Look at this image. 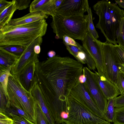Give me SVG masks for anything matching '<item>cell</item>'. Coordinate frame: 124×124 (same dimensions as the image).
<instances>
[{
	"label": "cell",
	"instance_id": "1",
	"mask_svg": "<svg viewBox=\"0 0 124 124\" xmlns=\"http://www.w3.org/2000/svg\"><path fill=\"white\" fill-rule=\"evenodd\" d=\"M82 63L69 57L57 55L36 62L35 79L54 119L67 112V98L83 73Z\"/></svg>",
	"mask_w": 124,
	"mask_h": 124
},
{
	"label": "cell",
	"instance_id": "2",
	"mask_svg": "<svg viewBox=\"0 0 124 124\" xmlns=\"http://www.w3.org/2000/svg\"><path fill=\"white\" fill-rule=\"evenodd\" d=\"M47 26L46 19L16 26H5L0 29V46L13 45L28 46L45 35Z\"/></svg>",
	"mask_w": 124,
	"mask_h": 124
},
{
	"label": "cell",
	"instance_id": "3",
	"mask_svg": "<svg viewBox=\"0 0 124 124\" xmlns=\"http://www.w3.org/2000/svg\"><path fill=\"white\" fill-rule=\"evenodd\" d=\"M93 8L99 17L95 27L100 30L106 42L117 45V32L121 19L124 17V10L116 3L108 0L98 1Z\"/></svg>",
	"mask_w": 124,
	"mask_h": 124
},
{
	"label": "cell",
	"instance_id": "4",
	"mask_svg": "<svg viewBox=\"0 0 124 124\" xmlns=\"http://www.w3.org/2000/svg\"><path fill=\"white\" fill-rule=\"evenodd\" d=\"M52 17L51 26L56 39L66 35L74 39L82 41L88 31V15L64 17L55 15Z\"/></svg>",
	"mask_w": 124,
	"mask_h": 124
},
{
	"label": "cell",
	"instance_id": "5",
	"mask_svg": "<svg viewBox=\"0 0 124 124\" xmlns=\"http://www.w3.org/2000/svg\"><path fill=\"white\" fill-rule=\"evenodd\" d=\"M7 92L9 102L19 105L28 115L30 121L35 124V101L31 93L23 87L17 76L11 74Z\"/></svg>",
	"mask_w": 124,
	"mask_h": 124
},
{
	"label": "cell",
	"instance_id": "6",
	"mask_svg": "<svg viewBox=\"0 0 124 124\" xmlns=\"http://www.w3.org/2000/svg\"><path fill=\"white\" fill-rule=\"evenodd\" d=\"M68 118L62 119L67 124H111L93 114L74 99L67 98Z\"/></svg>",
	"mask_w": 124,
	"mask_h": 124
},
{
	"label": "cell",
	"instance_id": "7",
	"mask_svg": "<svg viewBox=\"0 0 124 124\" xmlns=\"http://www.w3.org/2000/svg\"><path fill=\"white\" fill-rule=\"evenodd\" d=\"M101 44L107 78L116 85L121 68L116 53V45L106 42H101Z\"/></svg>",
	"mask_w": 124,
	"mask_h": 124
},
{
	"label": "cell",
	"instance_id": "8",
	"mask_svg": "<svg viewBox=\"0 0 124 124\" xmlns=\"http://www.w3.org/2000/svg\"><path fill=\"white\" fill-rule=\"evenodd\" d=\"M82 46L93 60L98 72L107 78L101 42L95 38L87 31L83 40Z\"/></svg>",
	"mask_w": 124,
	"mask_h": 124
},
{
	"label": "cell",
	"instance_id": "9",
	"mask_svg": "<svg viewBox=\"0 0 124 124\" xmlns=\"http://www.w3.org/2000/svg\"><path fill=\"white\" fill-rule=\"evenodd\" d=\"M83 70L86 78L85 83L90 96L98 109L104 114L108 100L99 85L95 73L87 67H84Z\"/></svg>",
	"mask_w": 124,
	"mask_h": 124
},
{
	"label": "cell",
	"instance_id": "10",
	"mask_svg": "<svg viewBox=\"0 0 124 124\" xmlns=\"http://www.w3.org/2000/svg\"><path fill=\"white\" fill-rule=\"evenodd\" d=\"M68 96L77 101L94 115L105 120L103 114L99 110L92 100L85 83H81L78 80Z\"/></svg>",
	"mask_w": 124,
	"mask_h": 124
},
{
	"label": "cell",
	"instance_id": "11",
	"mask_svg": "<svg viewBox=\"0 0 124 124\" xmlns=\"http://www.w3.org/2000/svg\"><path fill=\"white\" fill-rule=\"evenodd\" d=\"M89 8L87 0H63L54 15L64 17L82 16Z\"/></svg>",
	"mask_w": 124,
	"mask_h": 124
},
{
	"label": "cell",
	"instance_id": "12",
	"mask_svg": "<svg viewBox=\"0 0 124 124\" xmlns=\"http://www.w3.org/2000/svg\"><path fill=\"white\" fill-rule=\"evenodd\" d=\"M42 42V37H39L36 39L28 46L22 54L12 67L11 74L18 76L25 67L31 62L39 61L38 54L34 52V48L36 45H41Z\"/></svg>",
	"mask_w": 124,
	"mask_h": 124
},
{
	"label": "cell",
	"instance_id": "13",
	"mask_svg": "<svg viewBox=\"0 0 124 124\" xmlns=\"http://www.w3.org/2000/svg\"><path fill=\"white\" fill-rule=\"evenodd\" d=\"M77 44V46L64 45L69 53L78 61L83 64H86L89 69L94 71L96 67L93 60L83 46L78 42Z\"/></svg>",
	"mask_w": 124,
	"mask_h": 124
},
{
	"label": "cell",
	"instance_id": "14",
	"mask_svg": "<svg viewBox=\"0 0 124 124\" xmlns=\"http://www.w3.org/2000/svg\"><path fill=\"white\" fill-rule=\"evenodd\" d=\"M36 62L35 61L30 62L17 76L23 87L30 93L35 82V74Z\"/></svg>",
	"mask_w": 124,
	"mask_h": 124
},
{
	"label": "cell",
	"instance_id": "15",
	"mask_svg": "<svg viewBox=\"0 0 124 124\" xmlns=\"http://www.w3.org/2000/svg\"><path fill=\"white\" fill-rule=\"evenodd\" d=\"M94 71L99 85L108 101L120 94L119 90L115 85L105 77L100 75L97 72Z\"/></svg>",
	"mask_w": 124,
	"mask_h": 124
},
{
	"label": "cell",
	"instance_id": "16",
	"mask_svg": "<svg viewBox=\"0 0 124 124\" xmlns=\"http://www.w3.org/2000/svg\"><path fill=\"white\" fill-rule=\"evenodd\" d=\"M48 17L47 15L41 12H30L21 17L11 19L5 26L14 27L26 25Z\"/></svg>",
	"mask_w": 124,
	"mask_h": 124
},
{
	"label": "cell",
	"instance_id": "17",
	"mask_svg": "<svg viewBox=\"0 0 124 124\" xmlns=\"http://www.w3.org/2000/svg\"><path fill=\"white\" fill-rule=\"evenodd\" d=\"M31 93L35 101L37 102L44 114L48 124H55L46 104L43 94L36 81Z\"/></svg>",
	"mask_w": 124,
	"mask_h": 124
},
{
	"label": "cell",
	"instance_id": "18",
	"mask_svg": "<svg viewBox=\"0 0 124 124\" xmlns=\"http://www.w3.org/2000/svg\"><path fill=\"white\" fill-rule=\"evenodd\" d=\"M19 57L0 47V67L12 68Z\"/></svg>",
	"mask_w": 124,
	"mask_h": 124
},
{
	"label": "cell",
	"instance_id": "19",
	"mask_svg": "<svg viewBox=\"0 0 124 124\" xmlns=\"http://www.w3.org/2000/svg\"><path fill=\"white\" fill-rule=\"evenodd\" d=\"M17 9L15 0H13L10 4L0 13V29L7 24L15 11Z\"/></svg>",
	"mask_w": 124,
	"mask_h": 124
},
{
	"label": "cell",
	"instance_id": "20",
	"mask_svg": "<svg viewBox=\"0 0 124 124\" xmlns=\"http://www.w3.org/2000/svg\"><path fill=\"white\" fill-rule=\"evenodd\" d=\"M63 0H48L40 8L39 12L53 16L55 10L59 6Z\"/></svg>",
	"mask_w": 124,
	"mask_h": 124
},
{
	"label": "cell",
	"instance_id": "21",
	"mask_svg": "<svg viewBox=\"0 0 124 124\" xmlns=\"http://www.w3.org/2000/svg\"><path fill=\"white\" fill-rule=\"evenodd\" d=\"M11 68L0 67V86L2 88L5 94L8 96L7 87L9 78L11 74Z\"/></svg>",
	"mask_w": 124,
	"mask_h": 124
},
{
	"label": "cell",
	"instance_id": "22",
	"mask_svg": "<svg viewBox=\"0 0 124 124\" xmlns=\"http://www.w3.org/2000/svg\"><path fill=\"white\" fill-rule=\"evenodd\" d=\"M114 99L108 100L106 111L104 114V119L109 123L113 122L114 119L115 108Z\"/></svg>",
	"mask_w": 124,
	"mask_h": 124
},
{
	"label": "cell",
	"instance_id": "23",
	"mask_svg": "<svg viewBox=\"0 0 124 124\" xmlns=\"http://www.w3.org/2000/svg\"><path fill=\"white\" fill-rule=\"evenodd\" d=\"M9 104L8 96L5 94L2 88L0 86V112L5 114Z\"/></svg>",
	"mask_w": 124,
	"mask_h": 124
},
{
	"label": "cell",
	"instance_id": "24",
	"mask_svg": "<svg viewBox=\"0 0 124 124\" xmlns=\"http://www.w3.org/2000/svg\"><path fill=\"white\" fill-rule=\"evenodd\" d=\"M35 101V124H48L39 105L37 102Z\"/></svg>",
	"mask_w": 124,
	"mask_h": 124
},
{
	"label": "cell",
	"instance_id": "25",
	"mask_svg": "<svg viewBox=\"0 0 124 124\" xmlns=\"http://www.w3.org/2000/svg\"><path fill=\"white\" fill-rule=\"evenodd\" d=\"M0 47H1L7 51L20 57L24 51L27 46L13 45H6Z\"/></svg>",
	"mask_w": 124,
	"mask_h": 124
},
{
	"label": "cell",
	"instance_id": "26",
	"mask_svg": "<svg viewBox=\"0 0 124 124\" xmlns=\"http://www.w3.org/2000/svg\"><path fill=\"white\" fill-rule=\"evenodd\" d=\"M116 43L124 49V17L121 19L117 32Z\"/></svg>",
	"mask_w": 124,
	"mask_h": 124
},
{
	"label": "cell",
	"instance_id": "27",
	"mask_svg": "<svg viewBox=\"0 0 124 124\" xmlns=\"http://www.w3.org/2000/svg\"><path fill=\"white\" fill-rule=\"evenodd\" d=\"M87 12L89 17L88 31L95 38L97 39L99 38V36L97 32L95 30L93 24L92 14L90 8H88Z\"/></svg>",
	"mask_w": 124,
	"mask_h": 124
},
{
	"label": "cell",
	"instance_id": "28",
	"mask_svg": "<svg viewBox=\"0 0 124 124\" xmlns=\"http://www.w3.org/2000/svg\"><path fill=\"white\" fill-rule=\"evenodd\" d=\"M114 124H124V107L115 108Z\"/></svg>",
	"mask_w": 124,
	"mask_h": 124
},
{
	"label": "cell",
	"instance_id": "29",
	"mask_svg": "<svg viewBox=\"0 0 124 124\" xmlns=\"http://www.w3.org/2000/svg\"><path fill=\"white\" fill-rule=\"evenodd\" d=\"M116 85L119 90L120 94H124V69L122 67L118 75Z\"/></svg>",
	"mask_w": 124,
	"mask_h": 124
},
{
	"label": "cell",
	"instance_id": "30",
	"mask_svg": "<svg viewBox=\"0 0 124 124\" xmlns=\"http://www.w3.org/2000/svg\"><path fill=\"white\" fill-rule=\"evenodd\" d=\"M48 0H35L30 4V12H39L40 8Z\"/></svg>",
	"mask_w": 124,
	"mask_h": 124
},
{
	"label": "cell",
	"instance_id": "31",
	"mask_svg": "<svg viewBox=\"0 0 124 124\" xmlns=\"http://www.w3.org/2000/svg\"><path fill=\"white\" fill-rule=\"evenodd\" d=\"M12 117L13 124H35L21 116L14 115Z\"/></svg>",
	"mask_w": 124,
	"mask_h": 124
},
{
	"label": "cell",
	"instance_id": "32",
	"mask_svg": "<svg viewBox=\"0 0 124 124\" xmlns=\"http://www.w3.org/2000/svg\"><path fill=\"white\" fill-rule=\"evenodd\" d=\"M17 9L19 10L26 9L29 6L30 0H15Z\"/></svg>",
	"mask_w": 124,
	"mask_h": 124
},
{
	"label": "cell",
	"instance_id": "33",
	"mask_svg": "<svg viewBox=\"0 0 124 124\" xmlns=\"http://www.w3.org/2000/svg\"><path fill=\"white\" fill-rule=\"evenodd\" d=\"M114 103L115 107L116 108L124 107V94L114 98Z\"/></svg>",
	"mask_w": 124,
	"mask_h": 124
},
{
	"label": "cell",
	"instance_id": "34",
	"mask_svg": "<svg viewBox=\"0 0 124 124\" xmlns=\"http://www.w3.org/2000/svg\"><path fill=\"white\" fill-rule=\"evenodd\" d=\"M0 124H13V120L5 114L0 112Z\"/></svg>",
	"mask_w": 124,
	"mask_h": 124
},
{
	"label": "cell",
	"instance_id": "35",
	"mask_svg": "<svg viewBox=\"0 0 124 124\" xmlns=\"http://www.w3.org/2000/svg\"><path fill=\"white\" fill-rule=\"evenodd\" d=\"M64 44L77 46V42L72 38L68 36L65 35L63 36L62 39Z\"/></svg>",
	"mask_w": 124,
	"mask_h": 124
},
{
	"label": "cell",
	"instance_id": "36",
	"mask_svg": "<svg viewBox=\"0 0 124 124\" xmlns=\"http://www.w3.org/2000/svg\"><path fill=\"white\" fill-rule=\"evenodd\" d=\"M11 1L5 0H0V13L6 9L11 4Z\"/></svg>",
	"mask_w": 124,
	"mask_h": 124
},
{
	"label": "cell",
	"instance_id": "37",
	"mask_svg": "<svg viewBox=\"0 0 124 124\" xmlns=\"http://www.w3.org/2000/svg\"><path fill=\"white\" fill-rule=\"evenodd\" d=\"M86 78L83 70V73L80 75L78 78L79 82L82 84L85 83L86 81Z\"/></svg>",
	"mask_w": 124,
	"mask_h": 124
},
{
	"label": "cell",
	"instance_id": "38",
	"mask_svg": "<svg viewBox=\"0 0 124 124\" xmlns=\"http://www.w3.org/2000/svg\"><path fill=\"white\" fill-rule=\"evenodd\" d=\"M34 50L35 53L37 54H39L40 53L41 51L40 45H36L34 47Z\"/></svg>",
	"mask_w": 124,
	"mask_h": 124
},
{
	"label": "cell",
	"instance_id": "39",
	"mask_svg": "<svg viewBox=\"0 0 124 124\" xmlns=\"http://www.w3.org/2000/svg\"><path fill=\"white\" fill-rule=\"evenodd\" d=\"M69 113L65 111H63L61 114V116L62 119H66L68 118Z\"/></svg>",
	"mask_w": 124,
	"mask_h": 124
},
{
	"label": "cell",
	"instance_id": "40",
	"mask_svg": "<svg viewBox=\"0 0 124 124\" xmlns=\"http://www.w3.org/2000/svg\"><path fill=\"white\" fill-rule=\"evenodd\" d=\"M115 1L116 3L118 4L119 7L124 8V0H116Z\"/></svg>",
	"mask_w": 124,
	"mask_h": 124
},
{
	"label": "cell",
	"instance_id": "41",
	"mask_svg": "<svg viewBox=\"0 0 124 124\" xmlns=\"http://www.w3.org/2000/svg\"><path fill=\"white\" fill-rule=\"evenodd\" d=\"M56 53L53 50L50 51L47 53V55L49 58H52L56 56Z\"/></svg>",
	"mask_w": 124,
	"mask_h": 124
},
{
	"label": "cell",
	"instance_id": "42",
	"mask_svg": "<svg viewBox=\"0 0 124 124\" xmlns=\"http://www.w3.org/2000/svg\"><path fill=\"white\" fill-rule=\"evenodd\" d=\"M122 67L124 69V63L121 65Z\"/></svg>",
	"mask_w": 124,
	"mask_h": 124
},
{
	"label": "cell",
	"instance_id": "43",
	"mask_svg": "<svg viewBox=\"0 0 124 124\" xmlns=\"http://www.w3.org/2000/svg\"><path fill=\"white\" fill-rule=\"evenodd\" d=\"M62 124H67L64 123H62Z\"/></svg>",
	"mask_w": 124,
	"mask_h": 124
}]
</instances>
